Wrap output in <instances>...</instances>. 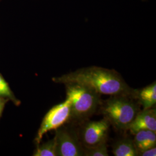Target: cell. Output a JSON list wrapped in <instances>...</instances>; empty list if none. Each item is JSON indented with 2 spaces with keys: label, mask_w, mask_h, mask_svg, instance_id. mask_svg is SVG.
<instances>
[{
  "label": "cell",
  "mask_w": 156,
  "mask_h": 156,
  "mask_svg": "<svg viewBox=\"0 0 156 156\" xmlns=\"http://www.w3.org/2000/svg\"><path fill=\"white\" fill-rule=\"evenodd\" d=\"M8 101H9L6 99L0 97V119L2 116V114L3 113L5 105Z\"/></svg>",
  "instance_id": "cell-14"
},
{
  "label": "cell",
  "mask_w": 156,
  "mask_h": 156,
  "mask_svg": "<svg viewBox=\"0 0 156 156\" xmlns=\"http://www.w3.org/2000/svg\"><path fill=\"white\" fill-rule=\"evenodd\" d=\"M127 130L133 134L140 130H151L156 133V108H151L140 111L128 126Z\"/></svg>",
  "instance_id": "cell-7"
},
{
  "label": "cell",
  "mask_w": 156,
  "mask_h": 156,
  "mask_svg": "<svg viewBox=\"0 0 156 156\" xmlns=\"http://www.w3.org/2000/svg\"><path fill=\"white\" fill-rule=\"evenodd\" d=\"M100 109L104 118L118 130L127 131L128 126L140 111V104L131 95H115L103 102Z\"/></svg>",
  "instance_id": "cell-2"
},
{
  "label": "cell",
  "mask_w": 156,
  "mask_h": 156,
  "mask_svg": "<svg viewBox=\"0 0 156 156\" xmlns=\"http://www.w3.org/2000/svg\"><path fill=\"white\" fill-rule=\"evenodd\" d=\"M138 156H156V147H153L144 151H140L138 152Z\"/></svg>",
  "instance_id": "cell-13"
},
{
  "label": "cell",
  "mask_w": 156,
  "mask_h": 156,
  "mask_svg": "<svg viewBox=\"0 0 156 156\" xmlns=\"http://www.w3.org/2000/svg\"><path fill=\"white\" fill-rule=\"evenodd\" d=\"M84 156H108V151L106 142L92 147H84Z\"/></svg>",
  "instance_id": "cell-12"
},
{
  "label": "cell",
  "mask_w": 156,
  "mask_h": 156,
  "mask_svg": "<svg viewBox=\"0 0 156 156\" xmlns=\"http://www.w3.org/2000/svg\"><path fill=\"white\" fill-rule=\"evenodd\" d=\"M112 151L115 156H138L133 140L129 137L123 138L115 142L112 146Z\"/></svg>",
  "instance_id": "cell-9"
},
{
  "label": "cell",
  "mask_w": 156,
  "mask_h": 156,
  "mask_svg": "<svg viewBox=\"0 0 156 156\" xmlns=\"http://www.w3.org/2000/svg\"><path fill=\"white\" fill-rule=\"evenodd\" d=\"M56 83H75L88 86L100 94L131 95L135 90L131 88L120 74L115 70L102 67L82 68L58 77L52 78Z\"/></svg>",
  "instance_id": "cell-1"
},
{
  "label": "cell",
  "mask_w": 156,
  "mask_h": 156,
  "mask_svg": "<svg viewBox=\"0 0 156 156\" xmlns=\"http://www.w3.org/2000/svg\"><path fill=\"white\" fill-rule=\"evenodd\" d=\"M133 98L142 106L143 109L153 108L156 104V82L142 89L135 90Z\"/></svg>",
  "instance_id": "cell-8"
},
{
  "label": "cell",
  "mask_w": 156,
  "mask_h": 156,
  "mask_svg": "<svg viewBox=\"0 0 156 156\" xmlns=\"http://www.w3.org/2000/svg\"><path fill=\"white\" fill-rule=\"evenodd\" d=\"M0 97L11 101L15 105L19 106L21 102L18 100L12 91L8 83L6 81L2 75L0 73Z\"/></svg>",
  "instance_id": "cell-11"
},
{
  "label": "cell",
  "mask_w": 156,
  "mask_h": 156,
  "mask_svg": "<svg viewBox=\"0 0 156 156\" xmlns=\"http://www.w3.org/2000/svg\"><path fill=\"white\" fill-rule=\"evenodd\" d=\"M57 146L55 137L42 144L37 145L34 156H56Z\"/></svg>",
  "instance_id": "cell-10"
},
{
  "label": "cell",
  "mask_w": 156,
  "mask_h": 156,
  "mask_svg": "<svg viewBox=\"0 0 156 156\" xmlns=\"http://www.w3.org/2000/svg\"><path fill=\"white\" fill-rule=\"evenodd\" d=\"M110 126L105 118L84 123L78 133L83 147H92L106 142Z\"/></svg>",
  "instance_id": "cell-5"
},
{
  "label": "cell",
  "mask_w": 156,
  "mask_h": 156,
  "mask_svg": "<svg viewBox=\"0 0 156 156\" xmlns=\"http://www.w3.org/2000/svg\"><path fill=\"white\" fill-rule=\"evenodd\" d=\"M56 156H83L84 147L78 133L71 128L60 127L56 129Z\"/></svg>",
  "instance_id": "cell-6"
},
{
  "label": "cell",
  "mask_w": 156,
  "mask_h": 156,
  "mask_svg": "<svg viewBox=\"0 0 156 156\" xmlns=\"http://www.w3.org/2000/svg\"><path fill=\"white\" fill-rule=\"evenodd\" d=\"M71 103L68 99L53 106L42 119L34 140L36 145L41 144L44 135L48 132L56 130L71 120Z\"/></svg>",
  "instance_id": "cell-4"
},
{
  "label": "cell",
  "mask_w": 156,
  "mask_h": 156,
  "mask_svg": "<svg viewBox=\"0 0 156 156\" xmlns=\"http://www.w3.org/2000/svg\"><path fill=\"white\" fill-rule=\"evenodd\" d=\"M71 103V120L84 121L91 116L101 102V95L89 87L75 83L64 84Z\"/></svg>",
  "instance_id": "cell-3"
}]
</instances>
